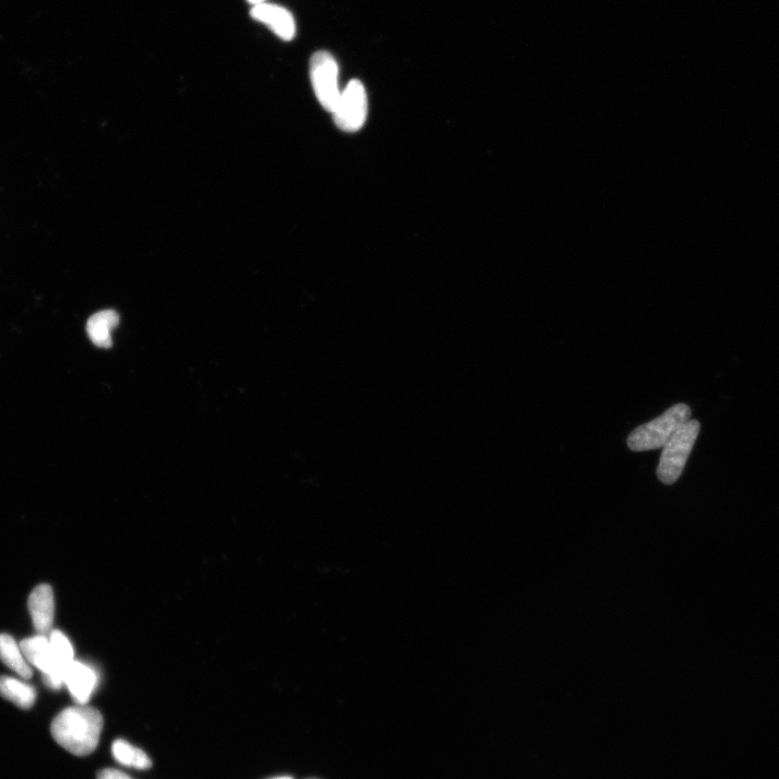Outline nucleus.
I'll use <instances>...</instances> for the list:
<instances>
[{
    "mask_svg": "<svg viewBox=\"0 0 779 779\" xmlns=\"http://www.w3.org/2000/svg\"><path fill=\"white\" fill-rule=\"evenodd\" d=\"M98 683V676L94 669L83 663L74 662L66 670L64 684L78 705H86L94 694Z\"/></svg>",
    "mask_w": 779,
    "mask_h": 779,
    "instance_id": "9",
    "label": "nucleus"
},
{
    "mask_svg": "<svg viewBox=\"0 0 779 779\" xmlns=\"http://www.w3.org/2000/svg\"><path fill=\"white\" fill-rule=\"evenodd\" d=\"M250 17L267 25L282 41H293L296 36L295 18L292 12L282 6L267 2L253 6L252 10H250Z\"/></svg>",
    "mask_w": 779,
    "mask_h": 779,
    "instance_id": "7",
    "label": "nucleus"
},
{
    "mask_svg": "<svg viewBox=\"0 0 779 779\" xmlns=\"http://www.w3.org/2000/svg\"><path fill=\"white\" fill-rule=\"evenodd\" d=\"M0 660L23 679H31L33 671L20 645L6 633L0 635Z\"/></svg>",
    "mask_w": 779,
    "mask_h": 779,
    "instance_id": "12",
    "label": "nucleus"
},
{
    "mask_svg": "<svg viewBox=\"0 0 779 779\" xmlns=\"http://www.w3.org/2000/svg\"><path fill=\"white\" fill-rule=\"evenodd\" d=\"M368 112L367 94L364 85L353 79L341 92L334 109L336 125L343 131L355 132L365 124Z\"/></svg>",
    "mask_w": 779,
    "mask_h": 779,
    "instance_id": "5",
    "label": "nucleus"
},
{
    "mask_svg": "<svg viewBox=\"0 0 779 779\" xmlns=\"http://www.w3.org/2000/svg\"><path fill=\"white\" fill-rule=\"evenodd\" d=\"M0 696L24 710L34 706L36 690L32 685L11 677H0Z\"/></svg>",
    "mask_w": 779,
    "mask_h": 779,
    "instance_id": "13",
    "label": "nucleus"
},
{
    "mask_svg": "<svg viewBox=\"0 0 779 779\" xmlns=\"http://www.w3.org/2000/svg\"><path fill=\"white\" fill-rule=\"evenodd\" d=\"M112 754L114 759L124 765V767L148 770L152 767V761L145 752L134 745L117 739L112 745Z\"/></svg>",
    "mask_w": 779,
    "mask_h": 779,
    "instance_id": "14",
    "label": "nucleus"
},
{
    "mask_svg": "<svg viewBox=\"0 0 779 779\" xmlns=\"http://www.w3.org/2000/svg\"><path fill=\"white\" fill-rule=\"evenodd\" d=\"M250 5L256 6L262 3H266V0H246Z\"/></svg>",
    "mask_w": 779,
    "mask_h": 779,
    "instance_id": "16",
    "label": "nucleus"
},
{
    "mask_svg": "<svg viewBox=\"0 0 779 779\" xmlns=\"http://www.w3.org/2000/svg\"><path fill=\"white\" fill-rule=\"evenodd\" d=\"M29 610L38 635H46L55 619L54 590L48 585L36 587L29 598Z\"/></svg>",
    "mask_w": 779,
    "mask_h": 779,
    "instance_id": "8",
    "label": "nucleus"
},
{
    "mask_svg": "<svg viewBox=\"0 0 779 779\" xmlns=\"http://www.w3.org/2000/svg\"><path fill=\"white\" fill-rule=\"evenodd\" d=\"M699 432H701V424L691 418L672 435V438L663 447V453L660 456L657 468V477L660 482L671 485L680 479Z\"/></svg>",
    "mask_w": 779,
    "mask_h": 779,
    "instance_id": "3",
    "label": "nucleus"
},
{
    "mask_svg": "<svg viewBox=\"0 0 779 779\" xmlns=\"http://www.w3.org/2000/svg\"><path fill=\"white\" fill-rule=\"evenodd\" d=\"M310 75L316 98L326 111L332 113L341 95L335 58L327 51L315 52L310 62Z\"/></svg>",
    "mask_w": 779,
    "mask_h": 779,
    "instance_id": "4",
    "label": "nucleus"
},
{
    "mask_svg": "<svg viewBox=\"0 0 779 779\" xmlns=\"http://www.w3.org/2000/svg\"><path fill=\"white\" fill-rule=\"evenodd\" d=\"M52 654H54L56 666V689L59 690L64 685V676L66 670L74 662L73 646L68 638L61 631H52L49 638Z\"/></svg>",
    "mask_w": 779,
    "mask_h": 779,
    "instance_id": "11",
    "label": "nucleus"
},
{
    "mask_svg": "<svg viewBox=\"0 0 779 779\" xmlns=\"http://www.w3.org/2000/svg\"><path fill=\"white\" fill-rule=\"evenodd\" d=\"M272 779H292V778L283 776V777H276V778H272Z\"/></svg>",
    "mask_w": 779,
    "mask_h": 779,
    "instance_id": "17",
    "label": "nucleus"
},
{
    "mask_svg": "<svg viewBox=\"0 0 779 779\" xmlns=\"http://www.w3.org/2000/svg\"><path fill=\"white\" fill-rule=\"evenodd\" d=\"M98 779H132V778L121 771L107 769L99 773Z\"/></svg>",
    "mask_w": 779,
    "mask_h": 779,
    "instance_id": "15",
    "label": "nucleus"
},
{
    "mask_svg": "<svg viewBox=\"0 0 779 779\" xmlns=\"http://www.w3.org/2000/svg\"><path fill=\"white\" fill-rule=\"evenodd\" d=\"M691 416L689 405L672 406L663 415L633 430L627 440L628 447L637 453L659 450Z\"/></svg>",
    "mask_w": 779,
    "mask_h": 779,
    "instance_id": "2",
    "label": "nucleus"
},
{
    "mask_svg": "<svg viewBox=\"0 0 779 779\" xmlns=\"http://www.w3.org/2000/svg\"><path fill=\"white\" fill-rule=\"evenodd\" d=\"M102 730V715L86 705L64 709L51 724L55 741L77 757L89 756L96 750Z\"/></svg>",
    "mask_w": 779,
    "mask_h": 779,
    "instance_id": "1",
    "label": "nucleus"
},
{
    "mask_svg": "<svg viewBox=\"0 0 779 779\" xmlns=\"http://www.w3.org/2000/svg\"><path fill=\"white\" fill-rule=\"evenodd\" d=\"M120 323L115 311L105 310L91 316L87 323V334L99 348L112 346V330Z\"/></svg>",
    "mask_w": 779,
    "mask_h": 779,
    "instance_id": "10",
    "label": "nucleus"
},
{
    "mask_svg": "<svg viewBox=\"0 0 779 779\" xmlns=\"http://www.w3.org/2000/svg\"><path fill=\"white\" fill-rule=\"evenodd\" d=\"M20 648L29 664L43 673V680L48 688L56 689V666L51 644L44 635H38L21 642Z\"/></svg>",
    "mask_w": 779,
    "mask_h": 779,
    "instance_id": "6",
    "label": "nucleus"
}]
</instances>
